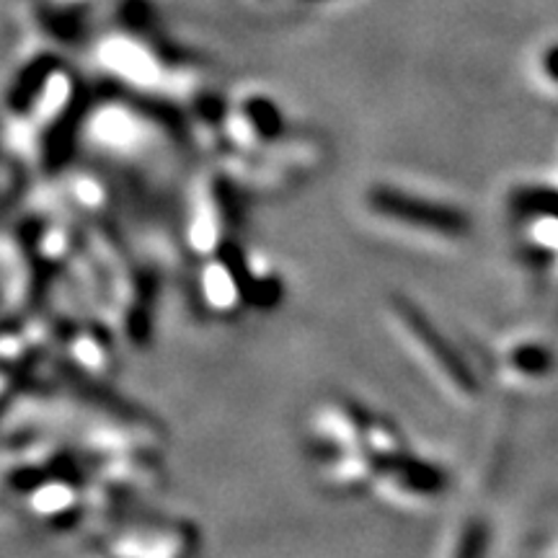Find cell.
<instances>
[{
  "label": "cell",
  "instance_id": "6da1fadb",
  "mask_svg": "<svg viewBox=\"0 0 558 558\" xmlns=\"http://www.w3.org/2000/svg\"><path fill=\"white\" fill-rule=\"evenodd\" d=\"M380 205H386L390 215H399L403 220L422 222V226H429L432 230H439V233L458 235L460 230L465 228L463 218H460L458 213H452V209L429 205V202L407 197V194H399V192L383 194Z\"/></svg>",
  "mask_w": 558,
  "mask_h": 558
}]
</instances>
